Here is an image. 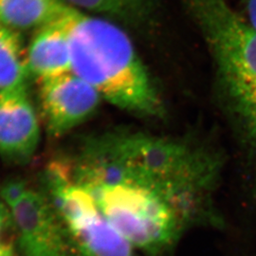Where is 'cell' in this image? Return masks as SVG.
Segmentation results:
<instances>
[{"instance_id": "cell-11", "label": "cell", "mask_w": 256, "mask_h": 256, "mask_svg": "<svg viewBox=\"0 0 256 256\" xmlns=\"http://www.w3.org/2000/svg\"><path fill=\"white\" fill-rule=\"evenodd\" d=\"M74 9L137 23L148 14V0H64Z\"/></svg>"}, {"instance_id": "cell-9", "label": "cell", "mask_w": 256, "mask_h": 256, "mask_svg": "<svg viewBox=\"0 0 256 256\" xmlns=\"http://www.w3.org/2000/svg\"><path fill=\"white\" fill-rule=\"evenodd\" d=\"M64 0H0V26L16 32L39 28L63 18Z\"/></svg>"}, {"instance_id": "cell-12", "label": "cell", "mask_w": 256, "mask_h": 256, "mask_svg": "<svg viewBox=\"0 0 256 256\" xmlns=\"http://www.w3.org/2000/svg\"><path fill=\"white\" fill-rule=\"evenodd\" d=\"M28 190L30 189L28 188L26 183L21 180H12L2 187L1 198L6 205L12 207L18 202Z\"/></svg>"}, {"instance_id": "cell-14", "label": "cell", "mask_w": 256, "mask_h": 256, "mask_svg": "<svg viewBox=\"0 0 256 256\" xmlns=\"http://www.w3.org/2000/svg\"><path fill=\"white\" fill-rule=\"evenodd\" d=\"M245 16H242L248 25L256 30V0H242Z\"/></svg>"}, {"instance_id": "cell-3", "label": "cell", "mask_w": 256, "mask_h": 256, "mask_svg": "<svg viewBox=\"0 0 256 256\" xmlns=\"http://www.w3.org/2000/svg\"><path fill=\"white\" fill-rule=\"evenodd\" d=\"M72 172L112 227L146 256L167 254L196 224L182 205L142 183L88 168H72Z\"/></svg>"}, {"instance_id": "cell-1", "label": "cell", "mask_w": 256, "mask_h": 256, "mask_svg": "<svg viewBox=\"0 0 256 256\" xmlns=\"http://www.w3.org/2000/svg\"><path fill=\"white\" fill-rule=\"evenodd\" d=\"M66 24L72 74L122 110L152 117L162 113L160 96L120 28L72 7L66 16Z\"/></svg>"}, {"instance_id": "cell-10", "label": "cell", "mask_w": 256, "mask_h": 256, "mask_svg": "<svg viewBox=\"0 0 256 256\" xmlns=\"http://www.w3.org/2000/svg\"><path fill=\"white\" fill-rule=\"evenodd\" d=\"M30 75L18 32L0 26V96L26 90Z\"/></svg>"}, {"instance_id": "cell-5", "label": "cell", "mask_w": 256, "mask_h": 256, "mask_svg": "<svg viewBox=\"0 0 256 256\" xmlns=\"http://www.w3.org/2000/svg\"><path fill=\"white\" fill-rule=\"evenodd\" d=\"M10 208L25 256H76L63 221L44 194L28 190Z\"/></svg>"}, {"instance_id": "cell-6", "label": "cell", "mask_w": 256, "mask_h": 256, "mask_svg": "<svg viewBox=\"0 0 256 256\" xmlns=\"http://www.w3.org/2000/svg\"><path fill=\"white\" fill-rule=\"evenodd\" d=\"M40 104L48 131L60 136L97 110L100 93L72 72L40 81Z\"/></svg>"}, {"instance_id": "cell-2", "label": "cell", "mask_w": 256, "mask_h": 256, "mask_svg": "<svg viewBox=\"0 0 256 256\" xmlns=\"http://www.w3.org/2000/svg\"><path fill=\"white\" fill-rule=\"evenodd\" d=\"M184 1L209 44L225 108L256 182V30L226 0Z\"/></svg>"}, {"instance_id": "cell-8", "label": "cell", "mask_w": 256, "mask_h": 256, "mask_svg": "<svg viewBox=\"0 0 256 256\" xmlns=\"http://www.w3.org/2000/svg\"><path fill=\"white\" fill-rule=\"evenodd\" d=\"M66 14L63 18L37 28L28 48V72L39 82L72 72Z\"/></svg>"}, {"instance_id": "cell-7", "label": "cell", "mask_w": 256, "mask_h": 256, "mask_svg": "<svg viewBox=\"0 0 256 256\" xmlns=\"http://www.w3.org/2000/svg\"><path fill=\"white\" fill-rule=\"evenodd\" d=\"M40 129L26 90L0 96V155L14 164H24L34 155Z\"/></svg>"}, {"instance_id": "cell-13", "label": "cell", "mask_w": 256, "mask_h": 256, "mask_svg": "<svg viewBox=\"0 0 256 256\" xmlns=\"http://www.w3.org/2000/svg\"><path fill=\"white\" fill-rule=\"evenodd\" d=\"M10 224H12V216L5 208V203L0 200V256H12L10 246L8 241L5 240Z\"/></svg>"}, {"instance_id": "cell-4", "label": "cell", "mask_w": 256, "mask_h": 256, "mask_svg": "<svg viewBox=\"0 0 256 256\" xmlns=\"http://www.w3.org/2000/svg\"><path fill=\"white\" fill-rule=\"evenodd\" d=\"M52 204L68 232L76 256H135L112 227L90 192L70 173L50 176Z\"/></svg>"}]
</instances>
